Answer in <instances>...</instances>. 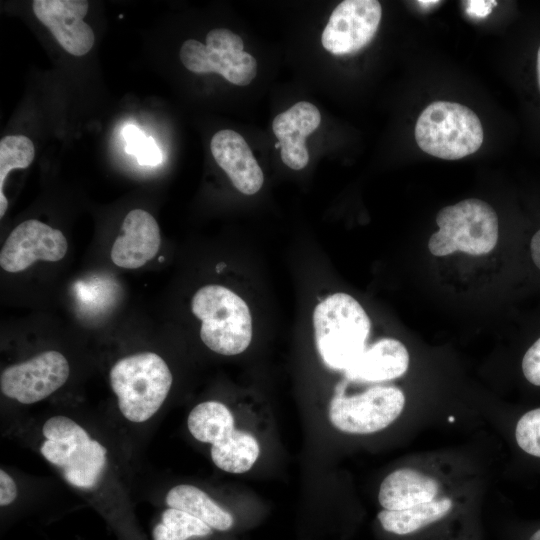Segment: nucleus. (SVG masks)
<instances>
[{
  "label": "nucleus",
  "instance_id": "nucleus-1",
  "mask_svg": "<svg viewBox=\"0 0 540 540\" xmlns=\"http://www.w3.org/2000/svg\"><path fill=\"white\" fill-rule=\"evenodd\" d=\"M313 326L323 362L331 369L345 371L367 347L371 323L355 298L338 292L315 307Z\"/></svg>",
  "mask_w": 540,
  "mask_h": 540
},
{
  "label": "nucleus",
  "instance_id": "nucleus-2",
  "mask_svg": "<svg viewBox=\"0 0 540 540\" xmlns=\"http://www.w3.org/2000/svg\"><path fill=\"white\" fill-rule=\"evenodd\" d=\"M109 380L122 416L130 422L143 423L161 408L173 377L162 357L154 352H140L119 359L110 370Z\"/></svg>",
  "mask_w": 540,
  "mask_h": 540
},
{
  "label": "nucleus",
  "instance_id": "nucleus-3",
  "mask_svg": "<svg viewBox=\"0 0 540 540\" xmlns=\"http://www.w3.org/2000/svg\"><path fill=\"white\" fill-rule=\"evenodd\" d=\"M46 438L40 446L42 456L61 470L71 486L95 488L107 465V449L73 419L55 415L42 428Z\"/></svg>",
  "mask_w": 540,
  "mask_h": 540
},
{
  "label": "nucleus",
  "instance_id": "nucleus-4",
  "mask_svg": "<svg viewBox=\"0 0 540 540\" xmlns=\"http://www.w3.org/2000/svg\"><path fill=\"white\" fill-rule=\"evenodd\" d=\"M231 410L219 401H204L189 413L187 427L199 442L210 444L213 464L222 471L242 474L249 471L260 455L257 438L236 428Z\"/></svg>",
  "mask_w": 540,
  "mask_h": 540
},
{
  "label": "nucleus",
  "instance_id": "nucleus-5",
  "mask_svg": "<svg viewBox=\"0 0 540 540\" xmlns=\"http://www.w3.org/2000/svg\"><path fill=\"white\" fill-rule=\"evenodd\" d=\"M193 314L201 320L200 337L215 353L224 356L244 352L252 339V318L246 302L221 285H206L193 295Z\"/></svg>",
  "mask_w": 540,
  "mask_h": 540
},
{
  "label": "nucleus",
  "instance_id": "nucleus-6",
  "mask_svg": "<svg viewBox=\"0 0 540 540\" xmlns=\"http://www.w3.org/2000/svg\"><path fill=\"white\" fill-rule=\"evenodd\" d=\"M484 132L479 117L468 107L450 101H435L419 115L415 140L425 153L457 160L475 153Z\"/></svg>",
  "mask_w": 540,
  "mask_h": 540
},
{
  "label": "nucleus",
  "instance_id": "nucleus-7",
  "mask_svg": "<svg viewBox=\"0 0 540 540\" xmlns=\"http://www.w3.org/2000/svg\"><path fill=\"white\" fill-rule=\"evenodd\" d=\"M438 231L428 241L434 256L460 251L473 256L491 252L498 241V217L485 201L468 198L442 208L436 216Z\"/></svg>",
  "mask_w": 540,
  "mask_h": 540
},
{
  "label": "nucleus",
  "instance_id": "nucleus-8",
  "mask_svg": "<svg viewBox=\"0 0 540 540\" xmlns=\"http://www.w3.org/2000/svg\"><path fill=\"white\" fill-rule=\"evenodd\" d=\"M405 395L396 386H374L345 396L338 390L329 404L328 417L334 428L352 435H367L387 428L402 413Z\"/></svg>",
  "mask_w": 540,
  "mask_h": 540
},
{
  "label": "nucleus",
  "instance_id": "nucleus-9",
  "mask_svg": "<svg viewBox=\"0 0 540 540\" xmlns=\"http://www.w3.org/2000/svg\"><path fill=\"white\" fill-rule=\"evenodd\" d=\"M243 48L240 36L225 28H215L208 32L205 44L186 40L179 55L191 72L218 73L232 84L246 86L257 74V61Z\"/></svg>",
  "mask_w": 540,
  "mask_h": 540
},
{
  "label": "nucleus",
  "instance_id": "nucleus-10",
  "mask_svg": "<svg viewBox=\"0 0 540 540\" xmlns=\"http://www.w3.org/2000/svg\"><path fill=\"white\" fill-rule=\"evenodd\" d=\"M69 372L65 356L48 350L5 368L0 376V389L3 395L19 403L34 404L61 388Z\"/></svg>",
  "mask_w": 540,
  "mask_h": 540
},
{
  "label": "nucleus",
  "instance_id": "nucleus-11",
  "mask_svg": "<svg viewBox=\"0 0 540 540\" xmlns=\"http://www.w3.org/2000/svg\"><path fill=\"white\" fill-rule=\"evenodd\" d=\"M382 17L377 0H345L330 15L321 42L332 54L359 51L375 36Z\"/></svg>",
  "mask_w": 540,
  "mask_h": 540
},
{
  "label": "nucleus",
  "instance_id": "nucleus-12",
  "mask_svg": "<svg viewBox=\"0 0 540 540\" xmlns=\"http://www.w3.org/2000/svg\"><path fill=\"white\" fill-rule=\"evenodd\" d=\"M64 234L39 220L30 219L16 226L0 251V266L10 273L21 272L37 260L57 262L67 253Z\"/></svg>",
  "mask_w": 540,
  "mask_h": 540
},
{
  "label": "nucleus",
  "instance_id": "nucleus-13",
  "mask_svg": "<svg viewBox=\"0 0 540 540\" xmlns=\"http://www.w3.org/2000/svg\"><path fill=\"white\" fill-rule=\"evenodd\" d=\"M33 12L53 34L61 47L71 55H86L95 36L84 21L89 8L86 0H34Z\"/></svg>",
  "mask_w": 540,
  "mask_h": 540
},
{
  "label": "nucleus",
  "instance_id": "nucleus-14",
  "mask_svg": "<svg viewBox=\"0 0 540 540\" xmlns=\"http://www.w3.org/2000/svg\"><path fill=\"white\" fill-rule=\"evenodd\" d=\"M121 231L110 253L115 265L136 269L157 254L161 243L160 229L149 212L142 209L131 210L122 222Z\"/></svg>",
  "mask_w": 540,
  "mask_h": 540
},
{
  "label": "nucleus",
  "instance_id": "nucleus-15",
  "mask_svg": "<svg viewBox=\"0 0 540 540\" xmlns=\"http://www.w3.org/2000/svg\"><path fill=\"white\" fill-rule=\"evenodd\" d=\"M210 148L216 163L238 191L253 195L261 189L264 181L262 169L238 132L229 129L218 131L211 139Z\"/></svg>",
  "mask_w": 540,
  "mask_h": 540
},
{
  "label": "nucleus",
  "instance_id": "nucleus-16",
  "mask_svg": "<svg viewBox=\"0 0 540 540\" xmlns=\"http://www.w3.org/2000/svg\"><path fill=\"white\" fill-rule=\"evenodd\" d=\"M320 122L318 108L307 101L297 102L274 118L272 129L278 139L275 147L281 148V159L286 166L301 170L308 164L306 137L319 127Z\"/></svg>",
  "mask_w": 540,
  "mask_h": 540
},
{
  "label": "nucleus",
  "instance_id": "nucleus-17",
  "mask_svg": "<svg viewBox=\"0 0 540 540\" xmlns=\"http://www.w3.org/2000/svg\"><path fill=\"white\" fill-rule=\"evenodd\" d=\"M409 367V353L402 342L382 338L367 346L344 371L347 379L360 382H384L401 377Z\"/></svg>",
  "mask_w": 540,
  "mask_h": 540
},
{
  "label": "nucleus",
  "instance_id": "nucleus-18",
  "mask_svg": "<svg viewBox=\"0 0 540 540\" xmlns=\"http://www.w3.org/2000/svg\"><path fill=\"white\" fill-rule=\"evenodd\" d=\"M438 492L435 478L411 468H400L383 479L378 501L384 510H404L434 500Z\"/></svg>",
  "mask_w": 540,
  "mask_h": 540
},
{
  "label": "nucleus",
  "instance_id": "nucleus-19",
  "mask_svg": "<svg viewBox=\"0 0 540 540\" xmlns=\"http://www.w3.org/2000/svg\"><path fill=\"white\" fill-rule=\"evenodd\" d=\"M453 501L449 497L435 498L404 510H381L378 521L382 528L395 535H412L435 524L450 514Z\"/></svg>",
  "mask_w": 540,
  "mask_h": 540
},
{
  "label": "nucleus",
  "instance_id": "nucleus-20",
  "mask_svg": "<svg viewBox=\"0 0 540 540\" xmlns=\"http://www.w3.org/2000/svg\"><path fill=\"white\" fill-rule=\"evenodd\" d=\"M165 501L168 507L187 512L214 530L227 531L234 524L232 514L196 486L176 485L168 491Z\"/></svg>",
  "mask_w": 540,
  "mask_h": 540
},
{
  "label": "nucleus",
  "instance_id": "nucleus-21",
  "mask_svg": "<svg viewBox=\"0 0 540 540\" xmlns=\"http://www.w3.org/2000/svg\"><path fill=\"white\" fill-rule=\"evenodd\" d=\"M210 528L203 521L187 512L168 507L161 514L160 521L152 531L153 540H189L211 534Z\"/></svg>",
  "mask_w": 540,
  "mask_h": 540
},
{
  "label": "nucleus",
  "instance_id": "nucleus-22",
  "mask_svg": "<svg viewBox=\"0 0 540 540\" xmlns=\"http://www.w3.org/2000/svg\"><path fill=\"white\" fill-rule=\"evenodd\" d=\"M35 156L33 142L24 135H8L0 141V217L8 208V200L3 193L5 179L13 169L30 166Z\"/></svg>",
  "mask_w": 540,
  "mask_h": 540
},
{
  "label": "nucleus",
  "instance_id": "nucleus-23",
  "mask_svg": "<svg viewBox=\"0 0 540 540\" xmlns=\"http://www.w3.org/2000/svg\"><path fill=\"white\" fill-rule=\"evenodd\" d=\"M514 439L524 454L540 460V406L518 417L514 426Z\"/></svg>",
  "mask_w": 540,
  "mask_h": 540
},
{
  "label": "nucleus",
  "instance_id": "nucleus-24",
  "mask_svg": "<svg viewBox=\"0 0 540 540\" xmlns=\"http://www.w3.org/2000/svg\"><path fill=\"white\" fill-rule=\"evenodd\" d=\"M521 371L529 384L540 388V337L525 351L521 360Z\"/></svg>",
  "mask_w": 540,
  "mask_h": 540
},
{
  "label": "nucleus",
  "instance_id": "nucleus-25",
  "mask_svg": "<svg viewBox=\"0 0 540 540\" xmlns=\"http://www.w3.org/2000/svg\"><path fill=\"white\" fill-rule=\"evenodd\" d=\"M134 156L137 158L140 165L155 166L163 161L162 152L152 137L146 138L139 146Z\"/></svg>",
  "mask_w": 540,
  "mask_h": 540
},
{
  "label": "nucleus",
  "instance_id": "nucleus-26",
  "mask_svg": "<svg viewBox=\"0 0 540 540\" xmlns=\"http://www.w3.org/2000/svg\"><path fill=\"white\" fill-rule=\"evenodd\" d=\"M18 494L14 479L3 469L0 470V505L2 507L12 504Z\"/></svg>",
  "mask_w": 540,
  "mask_h": 540
},
{
  "label": "nucleus",
  "instance_id": "nucleus-27",
  "mask_svg": "<svg viewBox=\"0 0 540 540\" xmlns=\"http://www.w3.org/2000/svg\"><path fill=\"white\" fill-rule=\"evenodd\" d=\"M123 137L126 142L125 152L130 155H135L139 146L147 138L144 132L133 124H127L123 128Z\"/></svg>",
  "mask_w": 540,
  "mask_h": 540
},
{
  "label": "nucleus",
  "instance_id": "nucleus-28",
  "mask_svg": "<svg viewBox=\"0 0 540 540\" xmlns=\"http://www.w3.org/2000/svg\"><path fill=\"white\" fill-rule=\"evenodd\" d=\"M467 12L476 17H485L488 15L496 1H467Z\"/></svg>",
  "mask_w": 540,
  "mask_h": 540
},
{
  "label": "nucleus",
  "instance_id": "nucleus-29",
  "mask_svg": "<svg viewBox=\"0 0 540 540\" xmlns=\"http://www.w3.org/2000/svg\"><path fill=\"white\" fill-rule=\"evenodd\" d=\"M530 254L533 263L540 270V229L533 235L531 239Z\"/></svg>",
  "mask_w": 540,
  "mask_h": 540
},
{
  "label": "nucleus",
  "instance_id": "nucleus-30",
  "mask_svg": "<svg viewBox=\"0 0 540 540\" xmlns=\"http://www.w3.org/2000/svg\"><path fill=\"white\" fill-rule=\"evenodd\" d=\"M525 540H540V526L531 531Z\"/></svg>",
  "mask_w": 540,
  "mask_h": 540
},
{
  "label": "nucleus",
  "instance_id": "nucleus-31",
  "mask_svg": "<svg viewBox=\"0 0 540 540\" xmlns=\"http://www.w3.org/2000/svg\"><path fill=\"white\" fill-rule=\"evenodd\" d=\"M536 71H537L538 85H539V88H540V46H539L538 51H537Z\"/></svg>",
  "mask_w": 540,
  "mask_h": 540
},
{
  "label": "nucleus",
  "instance_id": "nucleus-32",
  "mask_svg": "<svg viewBox=\"0 0 540 540\" xmlns=\"http://www.w3.org/2000/svg\"><path fill=\"white\" fill-rule=\"evenodd\" d=\"M417 3H419V4L422 5L423 7H429V6H431L432 4H437L438 1H418Z\"/></svg>",
  "mask_w": 540,
  "mask_h": 540
}]
</instances>
